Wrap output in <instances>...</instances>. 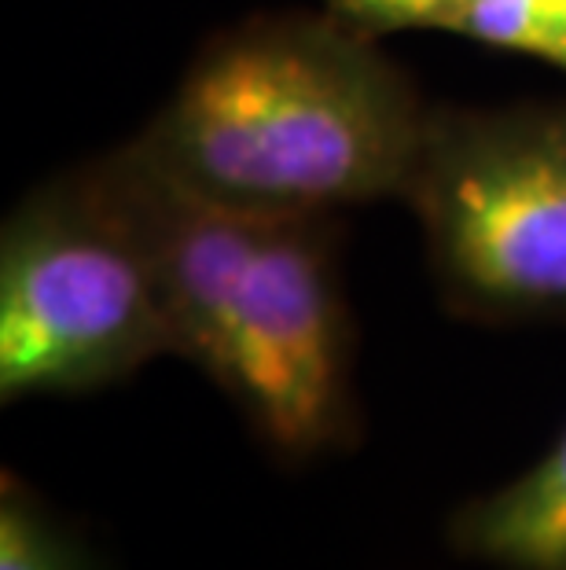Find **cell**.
I'll return each instance as SVG.
<instances>
[{
    "label": "cell",
    "mask_w": 566,
    "mask_h": 570,
    "mask_svg": "<svg viewBox=\"0 0 566 570\" xmlns=\"http://www.w3.org/2000/svg\"><path fill=\"white\" fill-rule=\"evenodd\" d=\"M430 107L394 59L328 11L218 30L126 151L202 203L335 217L408 196Z\"/></svg>",
    "instance_id": "obj_1"
},
{
    "label": "cell",
    "mask_w": 566,
    "mask_h": 570,
    "mask_svg": "<svg viewBox=\"0 0 566 570\" xmlns=\"http://www.w3.org/2000/svg\"><path fill=\"white\" fill-rule=\"evenodd\" d=\"M173 357L159 276L100 155L0 225V402L81 397Z\"/></svg>",
    "instance_id": "obj_2"
},
{
    "label": "cell",
    "mask_w": 566,
    "mask_h": 570,
    "mask_svg": "<svg viewBox=\"0 0 566 570\" xmlns=\"http://www.w3.org/2000/svg\"><path fill=\"white\" fill-rule=\"evenodd\" d=\"M405 203L453 313L566 321V100L430 111Z\"/></svg>",
    "instance_id": "obj_3"
},
{
    "label": "cell",
    "mask_w": 566,
    "mask_h": 570,
    "mask_svg": "<svg viewBox=\"0 0 566 570\" xmlns=\"http://www.w3.org/2000/svg\"><path fill=\"white\" fill-rule=\"evenodd\" d=\"M354 361L335 217H258L199 372L276 460L306 464L357 442Z\"/></svg>",
    "instance_id": "obj_4"
},
{
    "label": "cell",
    "mask_w": 566,
    "mask_h": 570,
    "mask_svg": "<svg viewBox=\"0 0 566 570\" xmlns=\"http://www.w3.org/2000/svg\"><path fill=\"white\" fill-rule=\"evenodd\" d=\"M445 538L489 570H566V428L526 471L456 508Z\"/></svg>",
    "instance_id": "obj_5"
},
{
    "label": "cell",
    "mask_w": 566,
    "mask_h": 570,
    "mask_svg": "<svg viewBox=\"0 0 566 570\" xmlns=\"http://www.w3.org/2000/svg\"><path fill=\"white\" fill-rule=\"evenodd\" d=\"M0 570H103L89 541L16 471L0 475Z\"/></svg>",
    "instance_id": "obj_6"
},
{
    "label": "cell",
    "mask_w": 566,
    "mask_h": 570,
    "mask_svg": "<svg viewBox=\"0 0 566 570\" xmlns=\"http://www.w3.org/2000/svg\"><path fill=\"white\" fill-rule=\"evenodd\" d=\"M453 33L566 75V0H475Z\"/></svg>",
    "instance_id": "obj_7"
},
{
    "label": "cell",
    "mask_w": 566,
    "mask_h": 570,
    "mask_svg": "<svg viewBox=\"0 0 566 570\" xmlns=\"http://www.w3.org/2000/svg\"><path fill=\"white\" fill-rule=\"evenodd\" d=\"M475 0H320V8L368 38L408 30L453 33Z\"/></svg>",
    "instance_id": "obj_8"
}]
</instances>
